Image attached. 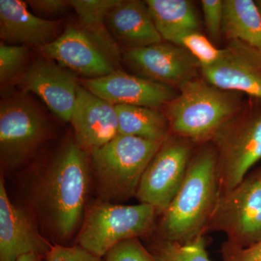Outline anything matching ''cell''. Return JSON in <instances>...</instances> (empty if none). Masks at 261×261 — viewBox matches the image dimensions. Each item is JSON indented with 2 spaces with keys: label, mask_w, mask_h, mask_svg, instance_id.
Returning <instances> with one entry per match:
<instances>
[{
  "label": "cell",
  "mask_w": 261,
  "mask_h": 261,
  "mask_svg": "<svg viewBox=\"0 0 261 261\" xmlns=\"http://www.w3.org/2000/svg\"><path fill=\"white\" fill-rule=\"evenodd\" d=\"M91 181L89 154L75 140L65 142L25 180V208L54 244L65 245L81 227Z\"/></svg>",
  "instance_id": "cell-1"
},
{
  "label": "cell",
  "mask_w": 261,
  "mask_h": 261,
  "mask_svg": "<svg viewBox=\"0 0 261 261\" xmlns=\"http://www.w3.org/2000/svg\"><path fill=\"white\" fill-rule=\"evenodd\" d=\"M217 166L214 146L193 154L177 193L159 217L156 239L187 244L205 237L221 195Z\"/></svg>",
  "instance_id": "cell-2"
},
{
  "label": "cell",
  "mask_w": 261,
  "mask_h": 261,
  "mask_svg": "<svg viewBox=\"0 0 261 261\" xmlns=\"http://www.w3.org/2000/svg\"><path fill=\"white\" fill-rule=\"evenodd\" d=\"M164 141L118 135L89 152L100 200L117 203L136 197L146 168Z\"/></svg>",
  "instance_id": "cell-3"
},
{
  "label": "cell",
  "mask_w": 261,
  "mask_h": 261,
  "mask_svg": "<svg viewBox=\"0 0 261 261\" xmlns=\"http://www.w3.org/2000/svg\"><path fill=\"white\" fill-rule=\"evenodd\" d=\"M179 88V94L167 104L171 135L205 143L233 121L238 107L226 91L195 79Z\"/></svg>",
  "instance_id": "cell-4"
},
{
  "label": "cell",
  "mask_w": 261,
  "mask_h": 261,
  "mask_svg": "<svg viewBox=\"0 0 261 261\" xmlns=\"http://www.w3.org/2000/svg\"><path fill=\"white\" fill-rule=\"evenodd\" d=\"M159 218L155 209L147 204L123 205L98 201L86 211L77 245L102 258L121 242L150 236Z\"/></svg>",
  "instance_id": "cell-5"
},
{
  "label": "cell",
  "mask_w": 261,
  "mask_h": 261,
  "mask_svg": "<svg viewBox=\"0 0 261 261\" xmlns=\"http://www.w3.org/2000/svg\"><path fill=\"white\" fill-rule=\"evenodd\" d=\"M221 232L226 243L251 246L261 239V166L220 196L207 233Z\"/></svg>",
  "instance_id": "cell-6"
},
{
  "label": "cell",
  "mask_w": 261,
  "mask_h": 261,
  "mask_svg": "<svg viewBox=\"0 0 261 261\" xmlns=\"http://www.w3.org/2000/svg\"><path fill=\"white\" fill-rule=\"evenodd\" d=\"M49 135L47 120L29 100L17 98L1 102L0 160L5 171H13L25 164Z\"/></svg>",
  "instance_id": "cell-7"
},
{
  "label": "cell",
  "mask_w": 261,
  "mask_h": 261,
  "mask_svg": "<svg viewBox=\"0 0 261 261\" xmlns=\"http://www.w3.org/2000/svg\"><path fill=\"white\" fill-rule=\"evenodd\" d=\"M211 142L222 194L243 181L261 160V109L230 122Z\"/></svg>",
  "instance_id": "cell-8"
},
{
  "label": "cell",
  "mask_w": 261,
  "mask_h": 261,
  "mask_svg": "<svg viewBox=\"0 0 261 261\" xmlns=\"http://www.w3.org/2000/svg\"><path fill=\"white\" fill-rule=\"evenodd\" d=\"M195 142L170 135L151 160L141 178L136 197L152 205L159 217L166 211L185 179Z\"/></svg>",
  "instance_id": "cell-9"
},
{
  "label": "cell",
  "mask_w": 261,
  "mask_h": 261,
  "mask_svg": "<svg viewBox=\"0 0 261 261\" xmlns=\"http://www.w3.org/2000/svg\"><path fill=\"white\" fill-rule=\"evenodd\" d=\"M53 245L39 229L30 213L10 200L4 178L1 176L0 261H18L28 254H35L43 258Z\"/></svg>",
  "instance_id": "cell-10"
},
{
  "label": "cell",
  "mask_w": 261,
  "mask_h": 261,
  "mask_svg": "<svg viewBox=\"0 0 261 261\" xmlns=\"http://www.w3.org/2000/svg\"><path fill=\"white\" fill-rule=\"evenodd\" d=\"M126 64L141 76L166 85H178L194 80L198 62L185 48L175 44H152L127 48L123 53Z\"/></svg>",
  "instance_id": "cell-11"
},
{
  "label": "cell",
  "mask_w": 261,
  "mask_h": 261,
  "mask_svg": "<svg viewBox=\"0 0 261 261\" xmlns=\"http://www.w3.org/2000/svg\"><path fill=\"white\" fill-rule=\"evenodd\" d=\"M206 81L225 91H238L261 100V50L231 41L217 63L201 68Z\"/></svg>",
  "instance_id": "cell-12"
},
{
  "label": "cell",
  "mask_w": 261,
  "mask_h": 261,
  "mask_svg": "<svg viewBox=\"0 0 261 261\" xmlns=\"http://www.w3.org/2000/svg\"><path fill=\"white\" fill-rule=\"evenodd\" d=\"M18 84L25 92L39 96L55 116L70 121L80 87L71 73L54 61L42 58L27 68Z\"/></svg>",
  "instance_id": "cell-13"
},
{
  "label": "cell",
  "mask_w": 261,
  "mask_h": 261,
  "mask_svg": "<svg viewBox=\"0 0 261 261\" xmlns=\"http://www.w3.org/2000/svg\"><path fill=\"white\" fill-rule=\"evenodd\" d=\"M84 87L111 104L149 108L167 105L176 97L171 86L116 70L105 76L87 79Z\"/></svg>",
  "instance_id": "cell-14"
},
{
  "label": "cell",
  "mask_w": 261,
  "mask_h": 261,
  "mask_svg": "<svg viewBox=\"0 0 261 261\" xmlns=\"http://www.w3.org/2000/svg\"><path fill=\"white\" fill-rule=\"evenodd\" d=\"M46 58L89 79L116 70L108 57L80 28L67 27L56 40L39 49Z\"/></svg>",
  "instance_id": "cell-15"
},
{
  "label": "cell",
  "mask_w": 261,
  "mask_h": 261,
  "mask_svg": "<svg viewBox=\"0 0 261 261\" xmlns=\"http://www.w3.org/2000/svg\"><path fill=\"white\" fill-rule=\"evenodd\" d=\"M70 123L77 145L86 152L102 147L117 136L118 116L114 105L80 85Z\"/></svg>",
  "instance_id": "cell-16"
},
{
  "label": "cell",
  "mask_w": 261,
  "mask_h": 261,
  "mask_svg": "<svg viewBox=\"0 0 261 261\" xmlns=\"http://www.w3.org/2000/svg\"><path fill=\"white\" fill-rule=\"evenodd\" d=\"M20 0H0V37L10 45L40 49L59 37L62 22L39 18Z\"/></svg>",
  "instance_id": "cell-17"
},
{
  "label": "cell",
  "mask_w": 261,
  "mask_h": 261,
  "mask_svg": "<svg viewBox=\"0 0 261 261\" xmlns=\"http://www.w3.org/2000/svg\"><path fill=\"white\" fill-rule=\"evenodd\" d=\"M106 23L115 40L128 48L147 47L162 42L145 2L121 1L109 12Z\"/></svg>",
  "instance_id": "cell-18"
},
{
  "label": "cell",
  "mask_w": 261,
  "mask_h": 261,
  "mask_svg": "<svg viewBox=\"0 0 261 261\" xmlns=\"http://www.w3.org/2000/svg\"><path fill=\"white\" fill-rule=\"evenodd\" d=\"M146 5L163 39L179 46L181 38L198 32L199 19L187 0H147Z\"/></svg>",
  "instance_id": "cell-19"
},
{
  "label": "cell",
  "mask_w": 261,
  "mask_h": 261,
  "mask_svg": "<svg viewBox=\"0 0 261 261\" xmlns=\"http://www.w3.org/2000/svg\"><path fill=\"white\" fill-rule=\"evenodd\" d=\"M70 6L78 15L80 28L108 57L113 64L120 60L117 42L108 32L106 18L121 0H70Z\"/></svg>",
  "instance_id": "cell-20"
},
{
  "label": "cell",
  "mask_w": 261,
  "mask_h": 261,
  "mask_svg": "<svg viewBox=\"0 0 261 261\" xmlns=\"http://www.w3.org/2000/svg\"><path fill=\"white\" fill-rule=\"evenodd\" d=\"M222 33L261 50V13L252 0H225Z\"/></svg>",
  "instance_id": "cell-21"
},
{
  "label": "cell",
  "mask_w": 261,
  "mask_h": 261,
  "mask_svg": "<svg viewBox=\"0 0 261 261\" xmlns=\"http://www.w3.org/2000/svg\"><path fill=\"white\" fill-rule=\"evenodd\" d=\"M119 135L164 141L171 135L169 123L164 115L153 108L117 105Z\"/></svg>",
  "instance_id": "cell-22"
},
{
  "label": "cell",
  "mask_w": 261,
  "mask_h": 261,
  "mask_svg": "<svg viewBox=\"0 0 261 261\" xmlns=\"http://www.w3.org/2000/svg\"><path fill=\"white\" fill-rule=\"evenodd\" d=\"M205 237L187 244L154 239L148 250L156 261H211Z\"/></svg>",
  "instance_id": "cell-23"
},
{
  "label": "cell",
  "mask_w": 261,
  "mask_h": 261,
  "mask_svg": "<svg viewBox=\"0 0 261 261\" xmlns=\"http://www.w3.org/2000/svg\"><path fill=\"white\" fill-rule=\"evenodd\" d=\"M29 47L0 44V84L2 87L17 77L21 76L25 69Z\"/></svg>",
  "instance_id": "cell-24"
},
{
  "label": "cell",
  "mask_w": 261,
  "mask_h": 261,
  "mask_svg": "<svg viewBox=\"0 0 261 261\" xmlns=\"http://www.w3.org/2000/svg\"><path fill=\"white\" fill-rule=\"evenodd\" d=\"M179 46L187 49L197 60L200 68L214 65L222 55V49L215 47L207 38L198 32L182 37Z\"/></svg>",
  "instance_id": "cell-25"
},
{
  "label": "cell",
  "mask_w": 261,
  "mask_h": 261,
  "mask_svg": "<svg viewBox=\"0 0 261 261\" xmlns=\"http://www.w3.org/2000/svg\"><path fill=\"white\" fill-rule=\"evenodd\" d=\"M105 261H156L140 238L130 239L117 244L105 255Z\"/></svg>",
  "instance_id": "cell-26"
},
{
  "label": "cell",
  "mask_w": 261,
  "mask_h": 261,
  "mask_svg": "<svg viewBox=\"0 0 261 261\" xmlns=\"http://www.w3.org/2000/svg\"><path fill=\"white\" fill-rule=\"evenodd\" d=\"M42 261H102L79 245L68 247L53 244L50 250L42 259Z\"/></svg>",
  "instance_id": "cell-27"
},
{
  "label": "cell",
  "mask_w": 261,
  "mask_h": 261,
  "mask_svg": "<svg viewBox=\"0 0 261 261\" xmlns=\"http://www.w3.org/2000/svg\"><path fill=\"white\" fill-rule=\"evenodd\" d=\"M202 11L206 29L215 39H219L222 34L224 1L221 0H202Z\"/></svg>",
  "instance_id": "cell-28"
},
{
  "label": "cell",
  "mask_w": 261,
  "mask_h": 261,
  "mask_svg": "<svg viewBox=\"0 0 261 261\" xmlns=\"http://www.w3.org/2000/svg\"><path fill=\"white\" fill-rule=\"evenodd\" d=\"M221 253L222 261H261V239L251 246L244 248L224 242Z\"/></svg>",
  "instance_id": "cell-29"
},
{
  "label": "cell",
  "mask_w": 261,
  "mask_h": 261,
  "mask_svg": "<svg viewBox=\"0 0 261 261\" xmlns=\"http://www.w3.org/2000/svg\"><path fill=\"white\" fill-rule=\"evenodd\" d=\"M25 3L36 15L42 18L64 14L70 6V2L66 0H29Z\"/></svg>",
  "instance_id": "cell-30"
},
{
  "label": "cell",
  "mask_w": 261,
  "mask_h": 261,
  "mask_svg": "<svg viewBox=\"0 0 261 261\" xmlns=\"http://www.w3.org/2000/svg\"><path fill=\"white\" fill-rule=\"evenodd\" d=\"M42 257L38 256L35 254H28V255H23L18 259V261H39L42 260Z\"/></svg>",
  "instance_id": "cell-31"
},
{
  "label": "cell",
  "mask_w": 261,
  "mask_h": 261,
  "mask_svg": "<svg viewBox=\"0 0 261 261\" xmlns=\"http://www.w3.org/2000/svg\"><path fill=\"white\" fill-rule=\"evenodd\" d=\"M255 3H256L257 7H258V9L261 13V0H257V1H255Z\"/></svg>",
  "instance_id": "cell-32"
}]
</instances>
